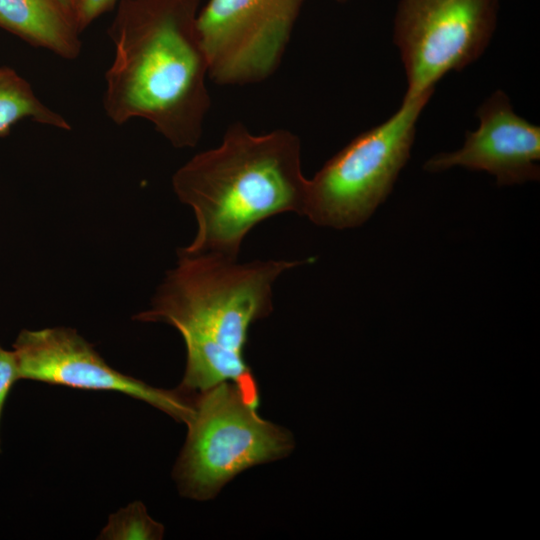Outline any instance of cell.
<instances>
[{"label":"cell","instance_id":"1","mask_svg":"<svg viewBox=\"0 0 540 540\" xmlns=\"http://www.w3.org/2000/svg\"><path fill=\"white\" fill-rule=\"evenodd\" d=\"M201 0H120L103 105L117 125L151 122L175 148L195 147L211 106L196 20Z\"/></svg>","mask_w":540,"mask_h":540},{"label":"cell","instance_id":"2","mask_svg":"<svg viewBox=\"0 0 540 540\" xmlns=\"http://www.w3.org/2000/svg\"><path fill=\"white\" fill-rule=\"evenodd\" d=\"M307 260H255L240 263L215 254L178 252L151 307L136 316L178 330L186 346V369L178 387L197 395L223 382L237 385L255 405L259 391L244 358L251 325L273 310V284L285 271Z\"/></svg>","mask_w":540,"mask_h":540},{"label":"cell","instance_id":"3","mask_svg":"<svg viewBox=\"0 0 540 540\" xmlns=\"http://www.w3.org/2000/svg\"><path fill=\"white\" fill-rule=\"evenodd\" d=\"M307 183L295 133L253 134L232 123L218 146L194 155L172 177L175 194L197 223L192 242L178 252L238 259L257 224L285 212L303 216Z\"/></svg>","mask_w":540,"mask_h":540},{"label":"cell","instance_id":"4","mask_svg":"<svg viewBox=\"0 0 540 540\" xmlns=\"http://www.w3.org/2000/svg\"><path fill=\"white\" fill-rule=\"evenodd\" d=\"M257 407L232 382L195 396L186 442L173 470L183 496L209 500L244 470L291 453L292 434L261 418Z\"/></svg>","mask_w":540,"mask_h":540},{"label":"cell","instance_id":"5","mask_svg":"<svg viewBox=\"0 0 540 540\" xmlns=\"http://www.w3.org/2000/svg\"><path fill=\"white\" fill-rule=\"evenodd\" d=\"M429 96L404 97L398 110L332 156L308 179L303 216L318 226L355 228L392 192Z\"/></svg>","mask_w":540,"mask_h":540},{"label":"cell","instance_id":"6","mask_svg":"<svg viewBox=\"0 0 540 540\" xmlns=\"http://www.w3.org/2000/svg\"><path fill=\"white\" fill-rule=\"evenodd\" d=\"M500 1L399 0L392 38L405 70L404 97H431L447 73L478 60L496 30Z\"/></svg>","mask_w":540,"mask_h":540},{"label":"cell","instance_id":"7","mask_svg":"<svg viewBox=\"0 0 540 540\" xmlns=\"http://www.w3.org/2000/svg\"><path fill=\"white\" fill-rule=\"evenodd\" d=\"M307 0H208L196 26L208 77L221 86L260 83L279 68Z\"/></svg>","mask_w":540,"mask_h":540},{"label":"cell","instance_id":"8","mask_svg":"<svg viewBox=\"0 0 540 540\" xmlns=\"http://www.w3.org/2000/svg\"><path fill=\"white\" fill-rule=\"evenodd\" d=\"M13 348L20 379L84 390L120 392L185 424L193 417V396L179 389L155 388L117 371L74 329L22 330Z\"/></svg>","mask_w":540,"mask_h":540},{"label":"cell","instance_id":"9","mask_svg":"<svg viewBox=\"0 0 540 540\" xmlns=\"http://www.w3.org/2000/svg\"><path fill=\"white\" fill-rule=\"evenodd\" d=\"M479 126L466 131L463 146L429 158L423 169L438 173L452 167L485 171L499 186L540 179V127L515 113L509 97L494 91L478 108Z\"/></svg>","mask_w":540,"mask_h":540},{"label":"cell","instance_id":"10","mask_svg":"<svg viewBox=\"0 0 540 540\" xmlns=\"http://www.w3.org/2000/svg\"><path fill=\"white\" fill-rule=\"evenodd\" d=\"M0 28L66 60L81 51L80 32L59 0H0Z\"/></svg>","mask_w":540,"mask_h":540},{"label":"cell","instance_id":"11","mask_svg":"<svg viewBox=\"0 0 540 540\" xmlns=\"http://www.w3.org/2000/svg\"><path fill=\"white\" fill-rule=\"evenodd\" d=\"M31 118L59 129L70 130V124L59 113L44 105L34 94L30 84L14 70L0 68V136L10 132L18 120Z\"/></svg>","mask_w":540,"mask_h":540},{"label":"cell","instance_id":"12","mask_svg":"<svg viewBox=\"0 0 540 540\" xmlns=\"http://www.w3.org/2000/svg\"><path fill=\"white\" fill-rule=\"evenodd\" d=\"M164 535V526L152 519L143 503L133 502L110 515L99 539L158 540Z\"/></svg>","mask_w":540,"mask_h":540},{"label":"cell","instance_id":"13","mask_svg":"<svg viewBox=\"0 0 540 540\" xmlns=\"http://www.w3.org/2000/svg\"><path fill=\"white\" fill-rule=\"evenodd\" d=\"M19 379L18 361L14 350L8 351L0 345V420L9 391Z\"/></svg>","mask_w":540,"mask_h":540},{"label":"cell","instance_id":"14","mask_svg":"<svg viewBox=\"0 0 540 540\" xmlns=\"http://www.w3.org/2000/svg\"><path fill=\"white\" fill-rule=\"evenodd\" d=\"M118 0H78L76 26L81 33L99 16L112 10Z\"/></svg>","mask_w":540,"mask_h":540},{"label":"cell","instance_id":"15","mask_svg":"<svg viewBox=\"0 0 540 540\" xmlns=\"http://www.w3.org/2000/svg\"><path fill=\"white\" fill-rule=\"evenodd\" d=\"M62 6L66 9V11L71 15V17L74 19L76 23V10H77V4L78 0H59Z\"/></svg>","mask_w":540,"mask_h":540},{"label":"cell","instance_id":"16","mask_svg":"<svg viewBox=\"0 0 540 540\" xmlns=\"http://www.w3.org/2000/svg\"><path fill=\"white\" fill-rule=\"evenodd\" d=\"M337 3L339 4H346L348 3L350 0H335Z\"/></svg>","mask_w":540,"mask_h":540}]
</instances>
